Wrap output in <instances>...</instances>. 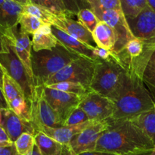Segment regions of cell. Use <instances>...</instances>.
Segmentation results:
<instances>
[{"mask_svg": "<svg viewBox=\"0 0 155 155\" xmlns=\"http://www.w3.org/2000/svg\"><path fill=\"white\" fill-rule=\"evenodd\" d=\"M142 80L155 101V48L148 59L142 76Z\"/></svg>", "mask_w": 155, "mask_h": 155, "instance_id": "obj_23", "label": "cell"}, {"mask_svg": "<svg viewBox=\"0 0 155 155\" xmlns=\"http://www.w3.org/2000/svg\"><path fill=\"white\" fill-rule=\"evenodd\" d=\"M2 115L1 127L4 129L12 142H15L24 133H31L33 136L36 134L31 122L21 118L11 109L2 110Z\"/></svg>", "mask_w": 155, "mask_h": 155, "instance_id": "obj_15", "label": "cell"}, {"mask_svg": "<svg viewBox=\"0 0 155 155\" xmlns=\"http://www.w3.org/2000/svg\"><path fill=\"white\" fill-rule=\"evenodd\" d=\"M15 142L12 145H0V155H18Z\"/></svg>", "mask_w": 155, "mask_h": 155, "instance_id": "obj_36", "label": "cell"}, {"mask_svg": "<svg viewBox=\"0 0 155 155\" xmlns=\"http://www.w3.org/2000/svg\"><path fill=\"white\" fill-rule=\"evenodd\" d=\"M4 35L9 40L17 55L24 64L30 82L35 88L36 86H35L31 61V52L33 50L32 41L29 38V35L21 30V29H18V26L8 30Z\"/></svg>", "mask_w": 155, "mask_h": 155, "instance_id": "obj_10", "label": "cell"}, {"mask_svg": "<svg viewBox=\"0 0 155 155\" xmlns=\"http://www.w3.org/2000/svg\"><path fill=\"white\" fill-rule=\"evenodd\" d=\"M63 4L71 16H77L78 12L83 8H90L86 0H62Z\"/></svg>", "mask_w": 155, "mask_h": 155, "instance_id": "obj_34", "label": "cell"}, {"mask_svg": "<svg viewBox=\"0 0 155 155\" xmlns=\"http://www.w3.org/2000/svg\"><path fill=\"white\" fill-rule=\"evenodd\" d=\"M120 2L127 19L136 17L148 6L147 0H120Z\"/></svg>", "mask_w": 155, "mask_h": 155, "instance_id": "obj_25", "label": "cell"}, {"mask_svg": "<svg viewBox=\"0 0 155 155\" xmlns=\"http://www.w3.org/2000/svg\"><path fill=\"white\" fill-rule=\"evenodd\" d=\"M18 155H20V154H18ZM27 155H42V154H41V153H40V151H39L38 147L36 146V145H35V147H34V148H33V151H32L30 154H29Z\"/></svg>", "mask_w": 155, "mask_h": 155, "instance_id": "obj_43", "label": "cell"}, {"mask_svg": "<svg viewBox=\"0 0 155 155\" xmlns=\"http://www.w3.org/2000/svg\"><path fill=\"white\" fill-rule=\"evenodd\" d=\"M108 127L107 120L103 122H95L84 130L74 136L69 143V147L75 155L86 151L96 150L97 143Z\"/></svg>", "mask_w": 155, "mask_h": 155, "instance_id": "obj_12", "label": "cell"}, {"mask_svg": "<svg viewBox=\"0 0 155 155\" xmlns=\"http://www.w3.org/2000/svg\"><path fill=\"white\" fill-rule=\"evenodd\" d=\"M93 53L98 59L100 60L107 61L111 59L112 58L115 57L117 53L114 51L105 49V48H99V47H95L93 50Z\"/></svg>", "mask_w": 155, "mask_h": 155, "instance_id": "obj_35", "label": "cell"}, {"mask_svg": "<svg viewBox=\"0 0 155 155\" xmlns=\"http://www.w3.org/2000/svg\"><path fill=\"white\" fill-rule=\"evenodd\" d=\"M5 42L8 51L0 54V64L5 72L10 76L21 86L27 101L30 102L35 88L30 82L27 71L20 60L8 39L5 36Z\"/></svg>", "mask_w": 155, "mask_h": 155, "instance_id": "obj_7", "label": "cell"}, {"mask_svg": "<svg viewBox=\"0 0 155 155\" xmlns=\"http://www.w3.org/2000/svg\"><path fill=\"white\" fill-rule=\"evenodd\" d=\"M57 155H75L74 154L72 151H71V148L69 147V145H63L61 148V151H60L59 154Z\"/></svg>", "mask_w": 155, "mask_h": 155, "instance_id": "obj_41", "label": "cell"}, {"mask_svg": "<svg viewBox=\"0 0 155 155\" xmlns=\"http://www.w3.org/2000/svg\"><path fill=\"white\" fill-rule=\"evenodd\" d=\"M95 121L89 120L87 122L74 126H63L61 127L53 128V127H41L39 132H42L49 137L52 138L62 145H69L73 138L81 133L83 130L93 124Z\"/></svg>", "mask_w": 155, "mask_h": 155, "instance_id": "obj_17", "label": "cell"}, {"mask_svg": "<svg viewBox=\"0 0 155 155\" xmlns=\"http://www.w3.org/2000/svg\"><path fill=\"white\" fill-rule=\"evenodd\" d=\"M98 61L80 56L48 79L44 86L68 81L81 83L90 90L94 71Z\"/></svg>", "mask_w": 155, "mask_h": 155, "instance_id": "obj_6", "label": "cell"}, {"mask_svg": "<svg viewBox=\"0 0 155 155\" xmlns=\"http://www.w3.org/2000/svg\"><path fill=\"white\" fill-rule=\"evenodd\" d=\"M77 155H117L112 153L104 152V151H86V152L80 153Z\"/></svg>", "mask_w": 155, "mask_h": 155, "instance_id": "obj_40", "label": "cell"}, {"mask_svg": "<svg viewBox=\"0 0 155 155\" xmlns=\"http://www.w3.org/2000/svg\"><path fill=\"white\" fill-rule=\"evenodd\" d=\"M47 24L55 27L67 34L76 38L92 48L97 47L92 33L82 25L78 21L72 19L67 15H56L51 13Z\"/></svg>", "mask_w": 155, "mask_h": 155, "instance_id": "obj_13", "label": "cell"}, {"mask_svg": "<svg viewBox=\"0 0 155 155\" xmlns=\"http://www.w3.org/2000/svg\"><path fill=\"white\" fill-rule=\"evenodd\" d=\"M44 24L41 20L33 15L23 13L19 20L20 29L28 35L36 33L41 26Z\"/></svg>", "mask_w": 155, "mask_h": 155, "instance_id": "obj_28", "label": "cell"}, {"mask_svg": "<svg viewBox=\"0 0 155 155\" xmlns=\"http://www.w3.org/2000/svg\"><path fill=\"white\" fill-rule=\"evenodd\" d=\"M29 2L41 6L56 15H67L71 17L63 4L62 0H28Z\"/></svg>", "mask_w": 155, "mask_h": 155, "instance_id": "obj_27", "label": "cell"}, {"mask_svg": "<svg viewBox=\"0 0 155 155\" xmlns=\"http://www.w3.org/2000/svg\"><path fill=\"white\" fill-rule=\"evenodd\" d=\"M92 33L97 47L114 51L117 42V36L106 23L100 21Z\"/></svg>", "mask_w": 155, "mask_h": 155, "instance_id": "obj_20", "label": "cell"}, {"mask_svg": "<svg viewBox=\"0 0 155 155\" xmlns=\"http://www.w3.org/2000/svg\"><path fill=\"white\" fill-rule=\"evenodd\" d=\"M30 107L31 123L36 133L42 127L58 128L64 126V121L47 101L43 86L35 87L30 100Z\"/></svg>", "mask_w": 155, "mask_h": 155, "instance_id": "obj_5", "label": "cell"}, {"mask_svg": "<svg viewBox=\"0 0 155 155\" xmlns=\"http://www.w3.org/2000/svg\"><path fill=\"white\" fill-rule=\"evenodd\" d=\"M14 143L10 140L4 129L0 125V145H8Z\"/></svg>", "mask_w": 155, "mask_h": 155, "instance_id": "obj_37", "label": "cell"}, {"mask_svg": "<svg viewBox=\"0 0 155 155\" xmlns=\"http://www.w3.org/2000/svg\"><path fill=\"white\" fill-rule=\"evenodd\" d=\"M127 68L117 53L107 61L99 60L95 65L90 90L113 101L125 79Z\"/></svg>", "mask_w": 155, "mask_h": 155, "instance_id": "obj_3", "label": "cell"}, {"mask_svg": "<svg viewBox=\"0 0 155 155\" xmlns=\"http://www.w3.org/2000/svg\"><path fill=\"white\" fill-rule=\"evenodd\" d=\"M34 136L36 145L42 155H57L61 151L63 145L42 132H39Z\"/></svg>", "mask_w": 155, "mask_h": 155, "instance_id": "obj_22", "label": "cell"}, {"mask_svg": "<svg viewBox=\"0 0 155 155\" xmlns=\"http://www.w3.org/2000/svg\"><path fill=\"white\" fill-rule=\"evenodd\" d=\"M92 12L104 9L122 11L120 0H86ZM123 12V11H122Z\"/></svg>", "mask_w": 155, "mask_h": 155, "instance_id": "obj_32", "label": "cell"}, {"mask_svg": "<svg viewBox=\"0 0 155 155\" xmlns=\"http://www.w3.org/2000/svg\"><path fill=\"white\" fill-rule=\"evenodd\" d=\"M51 30H52L53 34L57 38L58 43L63 45L67 50H68L72 54L82 56V57L86 58L91 59L95 61L100 60L94 54L93 51H92L94 48L88 46L87 45L80 42L76 38L67 34L66 33L57 27L51 26Z\"/></svg>", "mask_w": 155, "mask_h": 155, "instance_id": "obj_16", "label": "cell"}, {"mask_svg": "<svg viewBox=\"0 0 155 155\" xmlns=\"http://www.w3.org/2000/svg\"><path fill=\"white\" fill-rule=\"evenodd\" d=\"M2 91L8 103L18 97L25 96L21 86L6 73H5L3 78Z\"/></svg>", "mask_w": 155, "mask_h": 155, "instance_id": "obj_24", "label": "cell"}, {"mask_svg": "<svg viewBox=\"0 0 155 155\" xmlns=\"http://www.w3.org/2000/svg\"><path fill=\"white\" fill-rule=\"evenodd\" d=\"M0 109L1 110L10 109L9 108L8 103L7 100H6L5 97L4 92H3L1 87H0Z\"/></svg>", "mask_w": 155, "mask_h": 155, "instance_id": "obj_38", "label": "cell"}, {"mask_svg": "<svg viewBox=\"0 0 155 155\" xmlns=\"http://www.w3.org/2000/svg\"><path fill=\"white\" fill-rule=\"evenodd\" d=\"M108 127L97 143L96 151L124 155L153 151L154 144L130 120H107Z\"/></svg>", "mask_w": 155, "mask_h": 155, "instance_id": "obj_1", "label": "cell"}, {"mask_svg": "<svg viewBox=\"0 0 155 155\" xmlns=\"http://www.w3.org/2000/svg\"><path fill=\"white\" fill-rule=\"evenodd\" d=\"M148 7L151 8L153 11L155 12V0H147Z\"/></svg>", "mask_w": 155, "mask_h": 155, "instance_id": "obj_44", "label": "cell"}, {"mask_svg": "<svg viewBox=\"0 0 155 155\" xmlns=\"http://www.w3.org/2000/svg\"><path fill=\"white\" fill-rule=\"evenodd\" d=\"M8 49L5 45V35L0 31V54L6 53Z\"/></svg>", "mask_w": 155, "mask_h": 155, "instance_id": "obj_39", "label": "cell"}, {"mask_svg": "<svg viewBox=\"0 0 155 155\" xmlns=\"http://www.w3.org/2000/svg\"><path fill=\"white\" fill-rule=\"evenodd\" d=\"M151 139L155 145V109L130 119Z\"/></svg>", "mask_w": 155, "mask_h": 155, "instance_id": "obj_21", "label": "cell"}, {"mask_svg": "<svg viewBox=\"0 0 155 155\" xmlns=\"http://www.w3.org/2000/svg\"><path fill=\"white\" fill-rule=\"evenodd\" d=\"M151 155H155V145H154V149H153V151H152V152H151Z\"/></svg>", "mask_w": 155, "mask_h": 155, "instance_id": "obj_48", "label": "cell"}, {"mask_svg": "<svg viewBox=\"0 0 155 155\" xmlns=\"http://www.w3.org/2000/svg\"><path fill=\"white\" fill-rule=\"evenodd\" d=\"M13 1L19 3V4H21V5H23V6L25 5H27V3H29L28 0H13Z\"/></svg>", "mask_w": 155, "mask_h": 155, "instance_id": "obj_46", "label": "cell"}, {"mask_svg": "<svg viewBox=\"0 0 155 155\" xmlns=\"http://www.w3.org/2000/svg\"><path fill=\"white\" fill-rule=\"evenodd\" d=\"M5 1V0H0V5H2V3H4Z\"/></svg>", "mask_w": 155, "mask_h": 155, "instance_id": "obj_49", "label": "cell"}, {"mask_svg": "<svg viewBox=\"0 0 155 155\" xmlns=\"http://www.w3.org/2000/svg\"><path fill=\"white\" fill-rule=\"evenodd\" d=\"M89 120V119L86 112L80 107H77L74 109L71 113L68 115V117L65 119L64 122V126L68 127V126L78 125V124L87 122Z\"/></svg>", "mask_w": 155, "mask_h": 155, "instance_id": "obj_33", "label": "cell"}, {"mask_svg": "<svg viewBox=\"0 0 155 155\" xmlns=\"http://www.w3.org/2000/svg\"><path fill=\"white\" fill-rule=\"evenodd\" d=\"M23 14V5L13 0H5L0 5V31L5 34L19 24Z\"/></svg>", "mask_w": 155, "mask_h": 155, "instance_id": "obj_18", "label": "cell"}, {"mask_svg": "<svg viewBox=\"0 0 155 155\" xmlns=\"http://www.w3.org/2000/svg\"><path fill=\"white\" fill-rule=\"evenodd\" d=\"M15 145L18 154L27 155L30 154L36 145L35 136L31 133H23L15 141Z\"/></svg>", "mask_w": 155, "mask_h": 155, "instance_id": "obj_29", "label": "cell"}, {"mask_svg": "<svg viewBox=\"0 0 155 155\" xmlns=\"http://www.w3.org/2000/svg\"><path fill=\"white\" fill-rule=\"evenodd\" d=\"M93 12L100 21L106 23L116 33L117 42L114 49V51L116 53L122 51L127 42L135 37L130 30L127 18L122 11L104 9Z\"/></svg>", "mask_w": 155, "mask_h": 155, "instance_id": "obj_8", "label": "cell"}, {"mask_svg": "<svg viewBox=\"0 0 155 155\" xmlns=\"http://www.w3.org/2000/svg\"><path fill=\"white\" fill-rule=\"evenodd\" d=\"M2 110L0 109V125L2 124Z\"/></svg>", "mask_w": 155, "mask_h": 155, "instance_id": "obj_47", "label": "cell"}, {"mask_svg": "<svg viewBox=\"0 0 155 155\" xmlns=\"http://www.w3.org/2000/svg\"><path fill=\"white\" fill-rule=\"evenodd\" d=\"M125 79L116 98L112 119L130 120L155 109V101L145 87L142 78L129 64Z\"/></svg>", "mask_w": 155, "mask_h": 155, "instance_id": "obj_2", "label": "cell"}, {"mask_svg": "<svg viewBox=\"0 0 155 155\" xmlns=\"http://www.w3.org/2000/svg\"><path fill=\"white\" fill-rule=\"evenodd\" d=\"M152 151H143V152H138V153H133V154H128L124 155H151Z\"/></svg>", "mask_w": 155, "mask_h": 155, "instance_id": "obj_45", "label": "cell"}, {"mask_svg": "<svg viewBox=\"0 0 155 155\" xmlns=\"http://www.w3.org/2000/svg\"><path fill=\"white\" fill-rule=\"evenodd\" d=\"M79 107L86 112L89 120L103 122L112 117L114 103L110 98L89 90L83 97Z\"/></svg>", "mask_w": 155, "mask_h": 155, "instance_id": "obj_9", "label": "cell"}, {"mask_svg": "<svg viewBox=\"0 0 155 155\" xmlns=\"http://www.w3.org/2000/svg\"><path fill=\"white\" fill-rule=\"evenodd\" d=\"M79 57L59 43L51 50H32V68L35 86H44L48 79Z\"/></svg>", "mask_w": 155, "mask_h": 155, "instance_id": "obj_4", "label": "cell"}, {"mask_svg": "<svg viewBox=\"0 0 155 155\" xmlns=\"http://www.w3.org/2000/svg\"><path fill=\"white\" fill-rule=\"evenodd\" d=\"M5 71L3 69L2 66L0 64V87L2 89L3 86V78H4V74H5Z\"/></svg>", "mask_w": 155, "mask_h": 155, "instance_id": "obj_42", "label": "cell"}, {"mask_svg": "<svg viewBox=\"0 0 155 155\" xmlns=\"http://www.w3.org/2000/svg\"><path fill=\"white\" fill-rule=\"evenodd\" d=\"M23 13L33 15L41 20L44 24H48L51 12L41 6L36 5L29 2L23 6Z\"/></svg>", "mask_w": 155, "mask_h": 155, "instance_id": "obj_31", "label": "cell"}, {"mask_svg": "<svg viewBox=\"0 0 155 155\" xmlns=\"http://www.w3.org/2000/svg\"><path fill=\"white\" fill-rule=\"evenodd\" d=\"M44 90L47 101L57 112L64 122L71 111L76 107H79V104L83 98V97L76 94L61 92L45 86Z\"/></svg>", "mask_w": 155, "mask_h": 155, "instance_id": "obj_14", "label": "cell"}, {"mask_svg": "<svg viewBox=\"0 0 155 155\" xmlns=\"http://www.w3.org/2000/svg\"><path fill=\"white\" fill-rule=\"evenodd\" d=\"M127 20L135 37L155 48V12L148 5L137 16Z\"/></svg>", "mask_w": 155, "mask_h": 155, "instance_id": "obj_11", "label": "cell"}, {"mask_svg": "<svg viewBox=\"0 0 155 155\" xmlns=\"http://www.w3.org/2000/svg\"><path fill=\"white\" fill-rule=\"evenodd\" d=\"M45 87L50 88L52 89H56V90L61 91V92H69V93L76 94L77 95L83 97L89 89L85 87L81 83H74V82H60V83H54V84L49 85Z\"/></svg>", "mask_w": 155, "mask_h": 155, "instance_id": "obj_26", "label": "cell"}, {"mask_svg": "<svg viewBox=\"0 0 155 155\" xmlns=\"http://www.w3.org/2000/svg\"><path fill=\"white\" fill-rule=\"evenodd\" d=\"M78 21L91 33L93 32L100 20L91 8H83L77 15Z\"/></svg>", "mask_w": 155, "mask_h": 155, "instance_id": "obj_30", "label": "cell"}, {"mask_svg": "<svg viewBox=\"0 0 155 155\" xmlns=\"http://www.w3.org/2000/svg\"><path fill=\"white\" fill-rule=\"evenodd\" d=\"M32 49L34 51L51 50L58 45V41L51 30V26L44 24L33 35Z\"/></svg>", "mask_w": 155, "mask_h": 155, "instance_id": "obj_19", "label": "cell"}]
</instances>
